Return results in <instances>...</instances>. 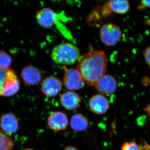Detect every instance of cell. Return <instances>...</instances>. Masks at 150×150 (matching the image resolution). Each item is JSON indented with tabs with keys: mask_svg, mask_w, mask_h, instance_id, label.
I'll return each mask as SVG.
<instances>
[{
	"mask_svg": "<svg viewBox=\"0 0 150 150\" xmlns=\"http://www.w3.org/2000/svg\"><path fill=\"white\" fill-rule=\"evenodd\" d=\"M88 105L92 112L98 115L106 113L110 107L107 98L100 94L92 96L89 100Z\"/></svg>",
	"mask_w": 150,
	"mask_h": 150,
	"instance_id": "8fae6325",
	"label": "cell"
},
{
	"mask_svg": "<svg viewBox=\"0 0 150 150\" xmlns=\"http://www.w3.org/2000/svg\"><path fill=\"white\" fill-rule=\"evenodd\" d=\"M64 68L63 83L66 88L72 91L82 88L84 86V82L79 71L76 69Z\"/></svg>",
	"mask_w": 150,
	"mask_h": 150,
	"instance_id": "277c9868",
	"label": "cell"
},
{
	"mask_svg": "<svg viewBox=\"0 0 150 150\" xmlns=\"http://www.w3.org/2000/svg\"><path fill=\"white\" fill-rule=\"evenodd\" d=\"M145 110L148 113V115H149L150 118V103L147 105L146 107L145 108Z\"/></svg>",
	"mask_w": 150,
	"mask_h": 150,
	"instance_id": "d4e9b609",
	"label": "cell"
},
{
	"mask_svg": "<svg viewBox=\"0 0 150 150\" xmlns=\"http://www.w3.org/2000/svg\"><path fill=\"white\" fill-rule=\"evenodd\" d=\"M150 82V79L148 77H145L143 78L142 79V83L144 84L147 85L149 84Z\"/></svg>",
	"mask_w": 150,
	"mask_h": 150,
	"instance_id": "603a6c76",
	"label": "cell"
},
{
	"mask_svg": "<svg viewBox=\"0 0 150 150\" xmlns=\"http://www.w3.org/2000/svg\"><path fill=\"white\" fill-rule=\"evenodd\" d=\"M11 56L6 51L0 50V67L5 69H10L12 64Z\"/></svg>",
	"mask_w": 150,
	"mask_h": 150,
	"instance_id": "e0dca14e",
	"label": "cell"
},
{
	"mask_svg": "<svg viewBox=\"0 0 150 150\" xmlns=\"http://www.w3.org/2000/svg\"><path fill=\"white\" fill-rule=\"evenodd\" d=\"M122 31L116 25L107 23L103 25L100 30V38L104 45L108 46H115L121 39Z\"/></svg>",
	"mask_w": 150,
	"mask_h": 150,
	"instance_id": "3957f363",
	"label": "cell"
},
{
	"mask_svg": "<svg viewBox=\"0 0 150 150\" xmlns=\"http://www.w3.org/2000/svg\"><path fill=\"white\" fill-rule=\"evenodd\" d=\"M78 61L76 69L89 86H94L100 78L106 74L108 59L104 51L93 50L90 47Z\"/></svg>",
	"mask_w": 150,
	"mask_h": 150,
	"instance_id": "6da1fadb",
	"label": "cell"
},
{
	"mask_svg": "<svg viewBox=\"0 0 150 150\" xmlns=\"http://www.w3.org/2000/svg\"><path fill=\"white\" fill-rule=\"evenodd\" d=\"M79 49L72 43H62L55 46L51 54L53 61L63 65H72L80 58Z\"/></svg>",
	"mask_w": 150,
	"mask_h": 150,
	"instance_id": "7a4b0ae2",
	"label": "cell"
},
{
	"mask_svg": "<svg viewBox=\"0 0 150 150\" xmlns=\"http://www.w3.org/2000/svg\"><path fill=\"white\" fill-rule=\"evenodd\" d=\"M21 77L25 86L35 85L42 80V72L37 67L29 64L22 69Z\"/></svg>",
	"mask_w": 150,
	"mask_h": 150,
	"instance_id": "52a82bcc",
	"label": "cell"
},
{
	"mask_svg": "<svg viewBox=\"0 0 150 150\" xmlns=\"http://www.w3.org/2000/svg\"><path fill=\"white\" fill-rule=\"evenodd\" d=\"M70 126L75 131L80 132L85 131L88 127V120L81 113H76L71 118Z\"/></svg>",
	"mask_w": 150,
	"mask_h": 150,
	"instance_id": "5bb4252c",
	"label": "cell"
},
{
	"mask_svg": "<svg viewBox=\"0 0 150 150\" xmlns=\"http://www.w3.org/2000/svg\"><path fill=\"white\" fill-rule=\"evenodd\" d=\"M60 102L65 109L71 111L79 107L81 99L78 94L72 91H67L62 95Z\"/></svg>",
	"mask_w": 150,
	"mask_h": 150,
	"instance_id": "7c38bea8",
	"label": "cell"
},
{
	"mask_svg": "<svg viewBox=\"0 0 150 150\" xmlns=\"http://www.w3.org/2000/svg\"><path fill=\"white\" fill-rule=\"evenodd\" d=\"M107 3L111 11L119 14H126L130 9V4L126 0H112Z\"/></svg>",
	"mask_w": 150,
	"mask_h": 150,
	"instance_id": "9a60e30c",
	"label": "cell"
},
{
	"mask_svg": "<svg viewBox=\"0 0 150 150\" xmlns=\"http://www.w3.org/2000/svg\"><path fill=\"white\" fill-rule=\"evenodd\" d=\"M19 128L18 119L12 113L3 114L0 118V129L7 136L15 134Z\"/></svg>",
	"mask_w": 150,
	"mask_h": 150,
	"instance_id": "9c48e42d",
	"label": "cell"
},
{
	"mask_svg": "<svg viewBox=\"0 0 150 150\" xmlns=\"http://www.w3.org/2000/svg\"><path fill=\"white\" fill-rule=\"evenodd\" d=\"M10 69H5L0 67V96H2L3 88L7 81Z\"/></svg>",
	"mask_w": 150,
	"mask_h": 150,
	"instance_id": "ac0fdd59",
	"label": "cell"
},
{
	"mask_svg": "<svg viewBox=\"0 0 150 150\" xmlns=\"http://www.w3.org/2000/svg\"><path fill=\"white\" fill-rule=\"evenodd\" d=\"M143 54L144 56L145 61L150 68V46L145 49L143 52Z\"/></svg>",
	"mask_w": 150,
	"mask_h": 150,
	"instance_id": "44dd1931",
	"label": "cell"
},
{
	"mask_svg": "<svg viewBox=\"0 0 150 150\" xmlns=\"http://www.w3.org/2000/svg\"><path fill=\"white\" fill-rule=\"evenodd\" d=\"M13 142L8 136L0 131V150H12Z\"/></svg>",
	"mask_w": 150,
	"mask_h": 150,
	"instance_id": "2e32d148",
	"label": "cell"
},
{
	"mask_svg": "<svg viewBox=\"0 0 150 150\" xmlns=\"http://www.w3.org/2000/svg\"><path fill=\"white\" fill-rule=\"evenodd\" d=\"M20 89V82L14 70L10 69L8 78L2 91V96H13Z\"/></svg>",
	"mask_w": 150,
	"mask_h": 150,
	"instance_id": "4fadbf2b",
	"label": "cell"
},
{
	"mask_svg": "<svg viewBox=\"0 0 150 150\" xmlns=\"http://www.w3.org/2000/svg\"><path fill=\"white\" fill-rule=\"evenodd\" d=\"M63 150H79L76 148L72 146H69L65 148Z\"/></svg>",
	"mask_w": 150,
	"mask_h": 150,
	"instance_id": "cb8c5ba5",
	"label": "cell"
},
{
	"mask_svg": "<svg viewBox=\"0 0 150 150\" xmlns=\"http://www.w3.org/2000/svg\"><path fill=\"white\" fill-rule=\"evenodd\" d=\"M121 150H142V146L134 142H126L121 146Z\"/></svg>",
	"mask_w": 150,
	"mask_h": 150,
	"instance_id": "d6986e66",
	"label": "cell"
},
{
	"mask_svg": "<svg viewBox=\"0 0 150 150\" xmlns=\"http://www.w3.org/2000/svg\"><path fill=\"white\" fill-rule=\"evenodd\" d=\"M23 150H34L32 149H24Z\"/></svg>",
	"mask_w": 150,
	"mask_h": 150,
	"instance_id": "484cf974",
	"label": "cell"
},
{
	"mask_svg": "<svg viewBox=\"0 0 150 150\" xmlns=\"http://www.w3.org/2000/svg\"><path fill=\"white\" fill-rule=\"evenodd\" d=\"M94 86L100 94L110 96L117 89V81L112 75L105 74L100 78Z\"/></svg>",
	"mask_w": 150,
	"mask_h": 150,
	"instance_id": "5b68a950",
	"label": "cell"
},
{
	"mask_svg": "<svg viewBox=\"0 0 150 150\" xmlns=\"http://www.w3.org/2000/svg\"><path fill=\"white\" fill-rule=\"evenodd\" d=\"M47 124L51 130L56 131H63L68 127L69 119L64 112L54 111L48 116Z\"/></svg>",
	"mask_w": 150,
	"mask_h": 150,
	"instance_id": "30bf717a",
	"label": "cell"
},
{
	"mask_svg": "<svg viewBox=\"0 0 150 150\" xmlns=\"http://www.w3.org/2000/svg\"><path fill=\"white\" fill-rule=\"evenodd\" d=\"M63 83L58 78L54 76L46 77L41 83L40 91L48 97H55L62 91Z\"/></svg>",
	"mask_w": 150,
	"mask_h": 150,
	"instance_id": "8992f818",
	"label": "cell"
},
{
	"mask_svg": "<svg viewBox=\"0 0 150 150\" xmlns=\"http://www.w3.org/2000/svg\"><path fill=\"white\" fill-rule=\"evenodd\" d=\"M58 15L53 9L44 8L37 12L36 19L38 24L43 28H51L57 23Z\"/></svg>",
	"mask_w": 150,
	"mask_h": 150,
	"instance_id": "ba28073f",
	"label": "cell"
},
{
	"mask_svg": "<svg viewBox=\"0 0 150 150\" xmlns=\"http://www.w3.org/2000/svg\"><path fill=\"white\" fill-rule=\"evenodd\" d=\"M146 8H150V1H142L141 2V4L138 6V8L139 10H143Z\"/></svg>",
	"mask_w": 150,
	"mask_h": 150,
	"instance_id": "7402d4cb",
	"label": "cell"
},
{
	"mask_svg": "<svg viewBox=\"0 0 150 150\" xmlns=\"http://www.w3.org/2000/svg\"><path fill=\"white\" fill-rule=\"evenodd\" d=\"M112 12L109 8L107 3H106L102 7L101 10V15L103 17L109 16Z\"/></svg>",
	"mask_w": 150,
	"mask_h": 150,
	"instance_id": "ffe728a7",
	"label": "cell"
}]
</instances>
